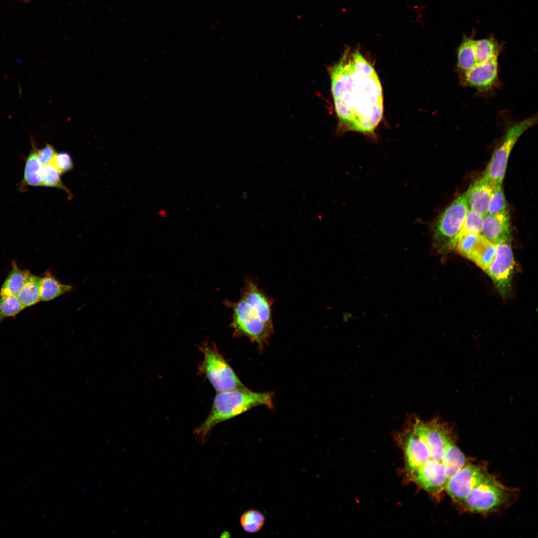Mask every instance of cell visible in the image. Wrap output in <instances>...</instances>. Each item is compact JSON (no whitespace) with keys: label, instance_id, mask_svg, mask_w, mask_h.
Masks as SVG:
<instances>
[{"label":"cell","instance_id":"1","mask_svg":"<svg viewBox=\"0 0 538 538\" xmlns=\"http://www.w3.org/2000/svg\"><path fill=\"white\" fill-rule=\"evenodd\" d=\"M329 73L340 129L372 134L384 109L381 84L373 65L358 50L348 48Z\"/></svg>","mask_w":538,"mask_h":538},{"label":"cell","instance_id":"2","mask_svg":"<svg viewBox=\"0 0 538 538\" xmlns=\"http://www.w3.org/2000/svg\"><path fill=\"white\" fill-rule=\"evenodd\" d=\"M263 405L272 406L271 394L253 392L246 387L218 392L208 416L195 430L196 438L204 444L211 430L217 424Z\"/></svg>","mask_w":538,"mask_h":538},{"label":"cell","instance_id":"3","mask_svg":"<svg viewBox=\"0 0 538 538\" xmlns=\"http://www.w3.org/2000/svg\"><path fill=\"white\" fill-rule=\"evenodd\" d=\"M468 210L465 192L454 200L432 224V244L439 254L444 255L456 250Z\"/></svg>","mask_w":538,"mask_h":538},{"label":"cell","instance_id":"4","mask_svg":"<svg viewBox=\"0 0 538 538\" xmlns=\"http://www.w3.org/2000/svg\"><path fill=\"white\" fill-rule=\"evenodd\" d=\"M538 123V116H532L514 122L506 128L501 143L495 150L482 177L492 188L502 186L511 152L521 135Z\"/></svg>","mask_w":538,"mask_h":538},{"label":"cell","instance_id":"5","mask_svg":"<svg viewBox=\"0 0 538 538\" xmlns=\"http://www.w3.org/2000/svg\"><path fill=\"white\" fill-rule=\"evenodd\" d=\"M509 494V490L488 474L461 502L467 510L486 513L505 503Z\"/></svg>","mask_w":538,"mask_h":538},{"label":"cell","instance_id":"6","mask_svg":"<svg viewBox=\"0 0 538 538\" xmlns=\"http://www.w3.org/2000/svg\"><path fill=\"white\" fill-rule=\"evenodd\" d=\"M406 420L427 446L429 454L428 461L441 463L446 445L453 441L450 426L441 421L438 417L425 421L413 414L407 417Z\"/></svg>","mask_w":538,"mask_h":538},{"label":"cell","instance_id":"7","mask_svg":"<svg viewBox=\"0 0 538 538\" xmlns=\"http://www.w3.org/2000/svg\"><path fill=\"white\" fill-rule=\"evenodd\" d=\"M201 351L202 371L218 392L245 387L214 345L206 344Z\"/></svg>","mask_w":538,"mask_h":538},{"label":"cell","instance_id":"8","mask_svg":"<svg viewBox=\"0 0 538 538\" xmlns=\"http://www.w3.org/2000/svg\"><path fill=\"white\" fill-rule=\"evenodd\" d=\"M232 307V326L235 334L246 336L257 343L260 347H263L267 343L272 331L242 298L233 303Z\"/></svg>","mask_w":538,"mask_h":538},{"label":"cell","instance_id":"9","mask_svg":"<svg viewBox=\"0 0 538 538\" xmlns=\"http://www.w3.org/2000/svg\"><path fill=\"white\" fill-rule=\"evenodd\" d=\"M495 257L484 270L504 297L510 294L514 269V259L510 242L496 245Z\"/></svg>","mask_w":538,"mask_h":538},{"label":"cell","instance_id":"10","mask_svg":"<svg viewBox=\"0 0 538 538\" xmlns=\"http://www.w3.org/2000/svg\"><path fill=\"white\" fill-rule=\"evenodd\" d=\"M448 481L442 463L429 460L418 468L404 482L415 484L432 498L438 500Z\"/></svg>","mask_w":538,"mask_h":538},{"label":"cell","instance_id":"11","mask_svg":"<svg viewBox=\"0 0 538 538\" xmlns=\"http://www.w3.org/2000/svg\"><path fill=\"white\" fill-rule=\"evenodd\" d=\"M456 250L485 270L495 257L496 246L481 234H467L459 238Z\"/></svg>","mask_w":538,"mask_h":538},{"label":"cell","instance_id":"12","mask_svg":"<svg viewBox=\"0 0 538 538\" xmlns=\"http://www.w3.org/2000/svg\"><path fill=\"white\" fill-rule=\"evenodd\" d=\"M488 474L482 466L467 463L448 480L445 490L455 502H461Z\"/></svg>","mask_w":538,"mask_h":538},{"label":"cell","instance_id":"13","mask_svg":"<svg viewBox=\"0 0 538 538\" xmlns=\"http://www.w3.org/2000/svg\"><path fill=\"white\" fill-rule=\"evenodd\" d=\"M498 58L476 63L470 70L461 74L462 84L479 91H487L494 88L499 80Z\"/></svg>","mask_w":538,"mask_h":538},{"label":"cell","instance_id":"14","mask_svg":"<svg viewBox=\"0 0 538 538\" xmlns=\"http://www.w3.org/2000/svg\"><path fill=\"white\" fill-rule=\"evenodd\" d=\"M242 298L250 305L262 321L273 331L272 301L255 282L250 279L247 280Z\"/></svg>","mask_w":538,"mask_h":538},{"label":"cell","instance_id":"15","mask_svg":"<svg viewBox=\"0 0 538 538\" xmlns=\"http://www.w3.org/2000/svg\"><path fill=\"white\" fill-rule=\"evenodd\" d=\"M481 234L495 245L510 242L512 235L508 212L485 215Z\"/></svg>","mask_w":538,"mask_h":538},{"label":"cell","instance_id":"16","mask_svg":"<svg viewBox=\"0 0 538 538\" xmlns=\"http://www.w3.org/2000/svg\"><path fill=\"white\" fill-rule=\"evenodd\" d=\"M492 187L480 177L466 192L468 209L484 216L488 213Z\"/></svg>","mask_w":538,"mask_h":538},{"label":"cell","instance_id":"17","mask_svg":"<svg viewBox=\"0 0 538 538\" xmlns=\"http://www.w3.org/2000/svg\"><path fill=\"white\" fill-rule=\"evenodd\" d=\"M42 165L37 157V149L32 145L26 159L23 178L19 184V190L23 191L27 186H41Z\"/></svg>","mask_w":538,"mask_h":538},{"label":"cell","instance_id":"18","mask_svg":"<svg viewBox=\"0 0 538 538\" xmlns=\"http://www.w3.org/2000/svg\"><path fill=\"white\" fill-rule=\"evenodd\" d=\"M30 272L19 269L15 262L0 290V296L17 297Z\"/></svg>","mask_w":538,"mask_h":538},{"label":"cell","instance_id":"19","mask_svg":"<svg viewBox=\"0 0 538 538\" xmlns=\"http://www.w3.org/2000/svg\"><path fill=\"white\" fill-rule=\"evenodd\" d=\"M70 285L61 283L50 271H47L41 277L40 292L41 301L53 300L72 290Z\"/></svg>","mask_w":538,"mask_h":538},{"label":"cell","instance_id":"20","mask_svg":"<svg viewBox=\"0 0 538 538\" xmlns=\"http://www.w3.org/2000/svg\"><path fill=\"white\" fill-rule=\"evenodd\" d=\"M441 463L449 480L467 462L464 454L452 441L446 446Z\"/></svg>","mask_w":538,"mask_h":538},{"label":"cell","instance_id":"21","mask_svg":"<svg viewBox=\"0 0 538 538\" xmlns=\"http://www.w3.org/2000/svg\"><path fill=\"white\" fill-rule=\"evenodd\" d=\"M474 43L473 36H464L458 48L456 66L461 74L470 70L477 63Z\"/></svg>","mask_w":538,"mask_h":538},{"label":"cell","instance_id":"22","mask_svg":"<svg viewBox=\"0 0 538 538\" xmlns=\"http://www.w3.org/2000/svg\"><path fill=\"white\" fill-rule=\"evenodd\" d=\"M41 277L31 273L23 286L18 298L24 308L32 306L40 301Z\"/></svg>","mask_w":538,"mask_h":538},{"label":"cell","instance_id":"23","mask_svg":"<svg viewBox=\"0 0 538 538\" xmlns=\"http://www.w3.org/2000/svg\"><path fill=\"white\" fill-rule=\"evenodd\" d=\"M502 47L493 37L475 40L477 63L484 62L499 56Z\"/></svg>","mask_w":538,"mask_h":538},{"label":"cell","instance_id":"24","mask_svg":"<svg viewBox=\"0 0 538 538\" xmlns=\"http://www.w3.org/2000/svg\"><path fill=\"white\" fill-rule=\"evenodd\" d=\"M265 522V517L263 514L256 510L246 511L240 518L242 528L249 533L259 532L263 528Z\"/></svg>","mask_w":538,"mask_h":538},{"label":"cell","instance_id":"25","mask_svg":"<svg viewBox=\"0 0 538 538\" xmlns=\"http://www.w3.org/2000/svg\"><path fill=\"white\" fill-rule=\"evenodd\" d=\"M41 174V186L61 189L70 194V191L61 181V174L52 163L42 165Z\"/></svg>","mask_w":538,"mask_h":538},{"label":"cell","instance_id":"26","mask_svg":"<svg viewBox=\"0 0 538 538\" xmlns=\"http://www.w3.org/2000/svg\"><path fill=\"white\" fill-rule=\"evenodd\" d=\"M24 308L17 297L0 296V322L7 317H15Z\"/></svg>","mask_w":538,"mask_h":538},{"label":"cell","instance_id":"27","mask_svg":"<svg viewBox=\"0 0 538 538\" xmlns=\"http://www.w3.org/2000/svg\"><path fill=\"white\" fill-rule=\"evenodd\" d=\"M483 217L468 209L458 236V239L461 236L465 234H481L483 224Z\"/></svg>","mask_w":538,"mask_h":538},{"label":"cell","instance_id":"28","mask_svg":"<svg viewBox=\"0 0 538 538\" xmlns=\"http://www.w3.org/2000/svg\"><path fill=\"white\" fill-rule=\"evenodd\" d=\"M508 212L507 204L501 186L492 188L488 213L499 214Z\"/></svg>","mask_w":538,"mask_h":538},{"label":"cell","instance_id":"29","mask_svg":"<svg viewBox=\"0 0 538 538\" xmlns=\"http://www.w3.org/2000/svg\"><path fill=\"white\" fill-rule=\"evenodd\" d=\"M51 163L61 174L70 171L73 167L72 159L67 152L56 153Z\"/></svg>","mask_w":538,"mask_h":538},{"label":"cell","instance_id":"30","mask_svg":"<svg viewBox=\"0 0 538 538\" xmlns=\"http://www.w3.org/2000/svg\"><path fill=\"white\" fill-rule=\"evenodd\" d=\"M56 152L54 147L47 144L41 149L37 150V157L42 165L51 163Z\"/></svg>","mask_w":538,"mask_h":538},{"label":"cell","instance_id":"31","mask_svg":"<svg viewBox=\"0 0 538 538\" xmlns=\"http://www.w3.org/2000/svg\"><path fill=\"white\" fill-rule=\"evenodd\" d=\"M159 214L162 217H165L166 215V212L164 210H161L159 211Z\"/></svg>","mask_w":538,"mask_h":538}]
</instances>
